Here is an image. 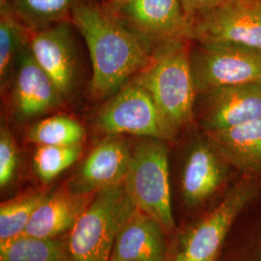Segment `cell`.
<instances>
[{
  "instance_id": "1",
  "label": "cell",
  "mask_w": 261,
  "mask_h": 261,
  "mask_svg": "<svg viewBox=\"0 0 261 261\" xmlns=\"http://www.w3.org/2000/svg\"><path fill=\"white\" fill-rule=\"evenodd\" d=\"M71 18L91 57L92 77L88 89L94 99L113 96L149 64L154 45L105 6L81 0Z\"/></svg>"
},
{
  "instance_id": "2",
  "label": "cell",
  "mask_w": 261,
  "mask_h": 261,
  "mask_svg": "<svg viewBox=\"0 0 261 261\" xmlns=\"http://www.w3.org/2000/svg\"><path fill=\"white\" fill-rule=\"evenodd\" d=\"M192 42L178 38L155 44L149 64L133 79L149 92L177 135L195 123L197 92L190 59Z\"/></svg>"
},
{
  "instance_id": "3",
  "label": "cell",
  "mask_w": 261,
  "mask_h": 261,
  "mask_svg": "<svg viewBox=\"0 0 261 261\" xmlns=\"http://www.w3.org/2000/svg\"><path fill=\"white\" fill-rule=\"evenodd\" d=\"M135 208L124 183L96 193L67 233L62 261H111L117 231Z\"/></svg>"
},
{
  "instance_id": "4",
  "label": "cell",
  "mask_w": 261,
  "mask_h": 261,
  "mask_svg": "<svg viewBox=\"0 0 261 261\" xmlns=\"http://www.w3.org/2000/svg\"><path fill=\"white\" fill-rule=\"evenodd\" d=\"M167 141L146 139L132 150L124 185L135 206L171 231L174 220L171 206Z\"/></svg>"
},
{
  "instance_id": "5",
  "label": "cell",
  "mask_w": 261,
  "mask_h": 261,
  "mask_svg": "<svg viewBox=\"0 0 261 261\" xmlns=\"http://www.w3.org/2000/svg\"><path fill=\"white\" fill-rule=\"evenodd\" d=\"M95 118L96 128L109 137L121 135L169 141L177 134L166 121L149 92L136 82L114 94Z\"/></svg>"
},
{
  "instance_id": "6",
  "label": "cell",
  "mask_w": 261,
  "mask_h": 261,
  "mask_svg": "<svg viewBox=\"0 0 261 261\" xmlns=\"http://www.w3.org/2000/svg\"><path fill=\"white\" fill-rule=\"evenodd\" d=\"M190 39L261 51V0H222L189 21Z\"/></svg>"
},
{
  "instance_id": "7",
  "label": "cell",
  "mask_w": 261,
  "mask_h": 261,
  "mask_svg": "<svg viewBox=\"0 0 261 261\" xmlns=\"http://www.w3.org/2000/svg\"><path fill=\"white\" fill-rule=\"evenodd\" d=\"M190 59L197 94L219 87L261 82V51L193 41Z\"/></svg>"
},
{
  "instance_id": "8",
  "label": "cell",
  "mask_w": 261,
  "mask_h": 261,
  "mask_svg": "<svg viewBox=\"0 0 261 261\" xmlns=\"http://www.w3.org/2000/svg\"><path fill=\"white\" fill-rule=\"evenodd\" d=\"M257 188V177L246 176L239 181L219 206L187 233L175 261H209L216 257L230 226L255 196Z\"/></svg>"
},
{
  "instance_id": "9",
  "label": "cell",
  "mask_w": 261,
  "mask_h": 261,
  "mask_svg": "<svg viewBox=\"0 0 261 261\" xmlns=\"http://www.w3.org/2000/svg\"><path fill=\"white\" fill-rule=\"evenodd\" d=\"M261 117V82L197 94L195 122L203 132L232 128Z\"/></svg>"
},
{
  "instance_id": "10",
  "label": "cell",
  "mask_w": 261,
  "mask_h": 261,
  "mask_svg": "<svg viewBox=\"0 0 261 261\" xmlns=\"http://www.w3.org/2000/svg\"><path fill=\"white\" fill-rule=\"evenodd\" d=\"M9 85L11 111L16 121L40 117L64 101L56 84L38 64L29 45L19 55Z\"/></svg>"
},
{
  "instance_id": "11",
  "label": "cell",
  "mask_w": 261,
  "mask_h": 261,
  "mask_svg": "<svg viewBox=\"0 0 261 261\" xmlns=\"http://www.w3.org/2000/svg\"><path fill=\"white\" fill-rule=\"evenodd\" d=\"M130 158L132 150L126 140L119 136L109 137L90 152L67 189L77 196H92L123 184Z\"/></svg>"
},
{
  "instance_id": "12",
  "label": "cell",
  "mask_w": 261,
  "mask_h": 261,
  "mask_svg": "<svg viewBox=\"0 0 261 261\" xmlns=\"http://www.w3.org/2000/svg\"><path fill=\"white\" fill-rule=\"evenodd\" d=\"M112 14L153 45L170 39H190L189 21L180 0H127Z\"/></svg>"
},
{
  "instance_id": "13",
  "label": "cell",
  "mask_w": 261,
  "mask_h": 261,
  "mask_svg": "<svg viewBox=\"0 0 261 261\" xmlns=\"http://www.w3.org/2000/svg\"><path fill=\"white\" fill-rule=\"evenodd\" d=\"M29 47L38 64L65 100L73 92L76 80V59L69 20L32 31Z\"/></svg>"
},
{
  "instance_id": "14",
  "label": "cell",
  "mask_w": 261,
  "mask_h": 261,
  "mask_svg": "<svg viewBox=\"0 0 261 261\" xmlns=\"http://www.w3.org/2000/svg\"><path fill=\"white\" fill-rule=\"evenodd\" d=\"M227 167L206 137L195 140L187 151L181 172V190L187 203L198 205L215 195L225 182Z\"/></svg>"
},
{
  "instance_id": "15",
  "label": "cell",
  "mask_w": 261,
  "mask_h": 261,
  "mask_svg": "<svg viewBox=\"0 0 261 261\" xmlns=\"http://www.w3.org/2000/svg\"><path fill=\"white\" fill-rule=\"evenodd\" d=\"M163 230L155 219L136 207L117 231L111 261H166Z\"/></svg>"
},
{
  "instance_id": "16",
  "label": "cell",
  "mask_w": 261,
  "mask_h": 261,
  "mask_svg": "<svg viewBox=\"0 0 261 261\" xmlns=\"http://www.w3.org/2000/svg\"><path fill=\"white\" fill-rule=\"evenodd\" d=\"M229 167L261 176V117L224 130L203 132Z\"/></svg>"
},
{
  "instance_id": "17",
  "label": "cell",
  "mask_w": 261,
  "mask_h": 261,
  "mask_svg": "<svg viewBox=\"0 0 261 261\" xmlns=\"http://www.w3.org/2000/svg\"><path fill=\"white\" fill-rule=\"evenodd\" d=\"M93 196H77L67 189L46 196L32 215L23 234L54 239L68 233Z\"/></svg>"
},
{
  "instance_id": "18",
  "label": "cell",
  "mask_w": 261,
  "mask_h": 261,
  "mask_svg": "<svg viewBox=\"0 0 261 261\" xmlns=\"http://www.w3.org/2000/svg\"><path fill=\"white\" fill-rule=\"evenodd\" d=\"M81 0H0L27 28L34 31L68 20Z\"/></svg>"
},
{
  "instance_id": "19",
  "label": "cell",
  "mask_w": 261,
  "mask_h": 261,
  "mask_svg": "<svg viewBox=\"0 0 261 261\" xmlns=\"http://www.w3.org/2000/svg\"><path fill=\"white\" fill-rule=\"evenodd\" d=\"M32 30L9 10L0 6V84L2 91L10 80L19 55L29 45Z\"/></svg>"
},
{
  "instance_id": "20",
  "label": "cell",
  "mask_w": 261,
  "mask_h": 261,
  "mask_svg": "<svg viewBox=\"0 0 261 261\" xmlns=\"http://www.w3.org/2000/svg\"><path fill=\"white\" fill-rule=\"evenodd\" d=\"M84 138V126L66 115H55L36 122L27 134L28 141L36 145H76L82 144Z\"/></svg>"
},
{
  "instance_id": "21",
  "label": "cell",
  "mask_w": 261,
  "mask_h": 261,
  "mask_svg": "<svg viewBox=\"0 0 261 261\" xmlns=\"http://www.w3.org/2000/svg\"><path fill=\"white\" fill-rule=\"evenodd\" d=\"M64 239L20 235L0 246V261H62Z\"/></svg>"
},
{
  "instance_id": "22",
  "label": "cell",
  "mask_w": 261,
  "mask_h": 261,
  "mask_svg": "<svg viewBox=\"0 0 261 261\" xmlns=\"http://www.w3.org/2000/svg\"><path fill=\"white\" fill-rule=\"evenodd\" d=\"M47 196L44 193H33L1 203L0 246L24 233L32 215Z\"/></svg>"
},
{
  "instance_id": "23",
  "label": "cell",
  "mask_w": 261,
  "mask_h": 261,
  "mask_svg": "<svg viewBox=\"0 0 261 261\" xmlns=\"http://www.w3.org/2000/svg\"><path fill=\"white\" fill-rule=\"evenodd\" d=\"M82 144L69 146L37 145L32 158V167L37 177L44 183L51 182L81 157Z\"/></svg>"
},
{
  "instance_id": "24",
  "label": "cell",
  "mask_w": 261,
  "mask_h": 261,
  "mask_svg": "<svg viewBox=\"0 0 261 261\" xmlns=\"http://www.w3.org/2000/svg\"><path fill=\"white\" fill-rule=\"evenodd\" d=\"M19 165L16 140L6 123L0 128V187L8 186L15 178Z\"/></svg>"
},
{
  "instance_id": "25",
  "label": "cell",
  "mask_w": 261,
  "mask_h": 261,
  "mask_svg": "<svg viewBox=\"0 0 261 261\" xmlns=\"http://www.w3.org/2000/svg\"><path fill=\"white\" fill-rule=\"evenodd\" d=\"M222 0H180L188 21L195 16L219 4Z\"/></svg>"
},
{
  "instance_id": "26",
  "label": "cell",
  "mask_w": 261,
  "mask_h": 261,
  "mask_svg": "<svg viewBox=\"0 0 261 261\" xmlns=\"http://www.w3.org/2000/svg\"><path fill=\"white\" fill-rule=\"evenodd\" d=\"M127 0H108L103 5L111 13H114L121 7Z\"/></svg>"
},
{
  "instance_id": "27",
  "label": "cell",
  "mask_w": 261,
  "mask_h": 261,
  "mask_svg": "<svg viewBox=\"0 0 261 261\" xmlns=\"http://www.w3.org/2000/svg\"><path fill=\"white\" fill-rule=\"evenodd\" d=\"M209 261H216V257H214V258H212V259H210Z\"/></svg>"
},
{
  "instance_id": "28",
  "label": "cell",
  "mask_w": 261,
  "mask_h": 261,
  "mask_svg": "<svg viewBox=\"0 0 261 261\" xmlns=\"http://www.w3.org/2000/svg\"><path fill=\"white\" fill-rule=\"evenodd\" d=\"M259 261H261V256H260V259H259Z\"/></svg>"
}]
</instances>
